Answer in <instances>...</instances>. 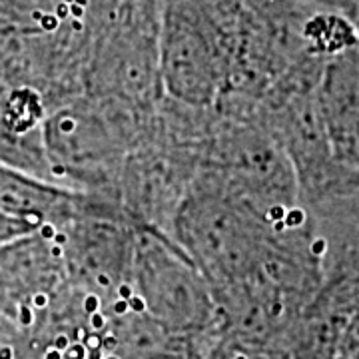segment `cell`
Listing matches in <instances>:
<instances>
[{
  "label": "cell",
  "mask_w": 359,
  "mask_h": 359,
  "mask_svg": "<svg viewBox=\"0 0 359 359\" xmlns=\"http://www.w3.org/2000/svg\"><path fill=\"white\" fill-rule=\"evenodd\" d=\"M98 283H102V285H108V278H106V276H98Z\"/></svg>",
  "instance_id": "9a60e30c"
},
{
  "label": "cell",
  "mask_w": 359,
  "mask_h": 359,
  "mask_svg": "<svg viewBox=\"0 0 359 359\" xmlns=\"http://www.w3.org/2000/svg\"><path fill=\"white\" fill-rule=\"evenodd\" d=\"M120 295H122V299L128 302L130 297H132V287H130V285H122V287H120Z\"/></svg>",
  "instance_id": "52a82bcc"
},
{
  "label": "cell",
  "mask_w": 359,
  "mask_h": 359,
  "mask_svg": "<svg viewBox=\"0 0 359 359\" xmlns=\"http://www.w3.org/2000/svg\"><path fill=\"white\" fill-rule=\"evenodd\" d=\"M318 106L334 160L359 178V46L325 60Z\"/></svg>",
  "instance_id": "7a4b0ae2"
},
{
  "label": "cell",
  "mask_w": 359,
  "mask_h": 359,
  "mask_svg": "<svg viewBox=\"0 0 359 359\" xmlns=\"http://www.w3.org/2000/svg\"><path fill=\"white\" fill-rule=\"evenodd\" d=\"M11 358H13L11 349H2V351H0V359H11Z\"/></svg>",
  "instance_id": "4fadbf2b"
},
{
  "label": "cell",
  "mask_w": 359,
  "mask_h": 359,
  "mask_svg": "<svg viewBox=\"0 0 359 359\" xmlns=\"http://www.w3.org/2000/svg\"><path fill=\"white\" fill-rule=\"evenodd\" d=\"M128 302L126 299H120L118 304L114 306V311H118V313H124V311H128Z\"/></svg>",
  "instance_id": "8992f818"
},
{
  "label": "cell",
  "mask_w": 359,
  "mask_h": 359,
  "mask_svg": "<svg viewBox=\"0 0 359 359\" xmlns=\"http://www.w3.org/2000/svg\"><path fill=\"white\" fill-rule=\"evenodd\" d=\"M219 48L212 22L194 0H168L162 16V68L168 82L188 96L214 86Z\"/></svg>",
  "instance_id": "6da1fadb"
},
{
  "label": "cell",
  "mask_w": 359,
  "mask_h": 359,
  "mask_svg": "<svg viewBox=\"0 0 359 359\" xmlns=\"http://www.w3.org/2000/svg\"><path fill=\"white\" fill-rule=\"evenodd\" d=\"M66 244V236L65 233H56V245Z\"/></svg>",
  "instance_id": "7c38bea8"
},
{
  "label": "cell",
  "mask_w": 359,
  "mask_h": 359,
  "mask_svg": "<svg viewBox=\"0 0 359 359\" xmlns=\"http://www.w3.org/2000/svg\"><path fill=\"white\" fill-rule=\"evenodd\" d=\"M351 20H353V25H355V28H358L359 32V4L355 6V11L351 13Z\"/></svg>",
  "instance_id": "ba28073f"
},
{
  "label": "cell",
  "mask_w": 359,
  "mask_h": 359,
  "mask_svg": "<svg viewBox=\"0 0 359 359\" xmlns=\"http://www.w3.org/2000/svg\"><path fill=\"white\" fill-rule=\"evenodd\" d=\"M98 308H100V302H98L94 295H90L88 299L84 302V309L88 311L90 316H92V313H96V311H98Z\"/></svg>",
  "instance_id": "3957f363"
},
{
  "label": "cell",
  "mask_w": 359,
  "mask_h": 359,
  "mask_svg": "<svg viewBox=\"0 0 359 359\" xmlns=\"http://www.w3.org/2000/svg\"><path fill=\"white\" fill-rule=\"evenodd\" d=\"M42 236H44V238H52V236H54V228L44 226V228H42Z\"/></svg>",
  "instance_id": "30bf717a"
},
{
  "label": "cell",
  "mask_w": 359,
  "mask_h": 359,
  "mask_svg": "<svg viewBox=\"0 0 359 359\" xmlns=\"http://www.w3.org/2000/svg\"><path fill=\"white\" fill-rule=\"evenodd\" d=\"M52 256L62 257V248L60 245H52Z\"/></svg>",
  "instance_id": "8fae6325"
},
{
  "label": "cell",
  "mask_w": 359,
  "mask_h": 359,
  "mask_svg": "<svg viewBox=\"0 0 359 359\" xmlns=\"http://www.w3.org/2000/svg\"><path fill=\"white\" fill-rule=\"evenodd\" d=\"M104 323H106V320H104V316H100L98 311H96V313H92V325H94L96 330H100Z\"/></svg>",
  "instance_id": "5b68a950"
},
{
  "label": "cell",
  "mask_w": 359,
  "mask_h": 359,
  "mask_svg": "<svg viewBox=\"0 0 359 359\" xmlns=\"http://www.w3.org/2000/svg\"><path fill=\"white\" fill-rule=\"evenodd\" d=\"M34 306L44 308V306H46V297H44V295H36V297H34Z\"/></svg>",
  "instance_id": "9c48e42d"
},
{
  "label": "cell",
  "mask_w": 359,
  "mask_h": 359,
  "mask_svg": "<svg viewBox=\"0 0 359 359\" xmlns=\"http://www.w3.org/2000/svg\"><path fill=\"white\" fill-rule=\"evenodd\" d=\"M46 359H62V358H60V351H58V349H54V351H50V353L46 355Z\"/></svg>",
  "instance_id": "5bb4252c"
},
{
  "label": "cell",
  "mask_w": 359,
  "mask_h": 359,
  "mask_svg": "<svg viewBox=\"0 0 359 359\" xmlns=\"http://www.w3.org/2000/svg\"><path fill=\"white\" fill-rule=\"evenodd\" d=\"M128 308L136 309V311H144V309H146V302H144L142 297H130Z\"/></svg>",
  "instance_id": "277c9868"
}]
</instances>
